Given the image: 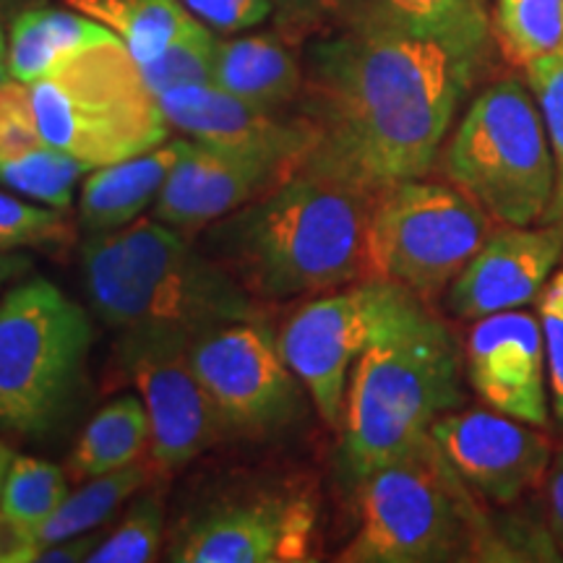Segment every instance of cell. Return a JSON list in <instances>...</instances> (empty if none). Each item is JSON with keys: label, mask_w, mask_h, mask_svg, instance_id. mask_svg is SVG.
<instances>
[{"label": "cell", "mask_w": 563, "mask_h": 563, "mask_svg": "<svg viewBox=\"0 0 563 563\" xmlns=\"http://www.w3.org/2000/svg\"><path fill=\"white\" fill-rule=\"evenodd\" d=\"M123 42L133 60L150 63L201 24L180 0H63Z\"/></svg>", "instance_id": "603a6c76"}, {"label": "cell", "mask_w": 563, "mask_h": 563, "mask_svg": "<svg viewBox=\"0 0 563 563\" xmlns=\"http://www.w3.org/2000/svg\"><path fill=\"white\" fill-rule=\"evenodd\" d=\"M496 37L517 66L563 47V0H496Z\"/></svg>", "instance_id": "484cf974"}, {"label": "cell", "mask_w": 563, "mask_h": 563, "mask_svg": "<svg viewBox=\"0 0 563 563\" xmlns=\"http://www.w3.org/2000/svg\"><path fill=\"white\" fill-rule=\"evenodd\" d=\"M545 501L551 534L559 551H563V443L553 452L551 467L545 473Z\"/></svg>", "instance_id": "74e56055"}, {"label": "cell", "mask_w": 563, "mask_h": 563, "mask_svg": "<svg viewBox=\"0 0 563 563\" xmlns=\"http://www.w3.org/2000/svg\"><path fill=\"white\" fill-rule=\"evenodd\" d=\"M30 97L42 141L89 170L150 152L173 131L121 40L89 47L32 81Z\"/></svg>", "instance_id": "8992f818"}, {"label": "cell", "mask_w": 563, "mask_h": 563, "mask_svg": "<svg viewBox=\"0 0 563 563\" xmlns=\"http://www.w3.org/2000/svg\"><path fill=\"white\" fill-rule=\"evenodd\" d=\"M74 224L63 209L24 201L19 196L0 191V253L19 249L60 251L74 243Z\"/></svg>", "instance_id": "4dcf8cb0"}, {"label": "cell", "mask_w": 563, "mask_h": 563, "mask_svg": "<svg viewBox=\"0 0 563 563\" xmlns=\"http://www.w3.org/2000/svg\"><path fill=\"white\" fill-rule=\"evenodd\" d=\"M319 504L306 488L256 490L203 509L167 559L180 563L313 561Z\"/></svg>", "instance_id": "4fadbf2b"}, {"label": "cell", "mask_w": 563, "mask_h": 563, "mask_svg": "<svg viewBox=\"0 0 563 563\" xmlns=\"http://www.w3.org/2000/svg\"><path fill=\"white\" fill-rule=\"evenodd\" d=\"M449 183L501 224L543 222L555 194V159L534 95L517 79L475 97L441 157Z\"/></svg>", "instance_id": "ba28073f"}, {"label": "cell", "mask_w": 563, "mask_h": 563, "mask_svg": "<svg viewBox=\"0 0 563 563\" xmlns=\"http://www.w3.org/2000/svg\"><path fill=\"white\" fill-rule=\"evenodd\" d=\"M11 79V70H9V40H5L3 26H0V87Z\"/></svg>", "instance_id": "b9f144b4"}, {"label": "cell", "mask_w": 563, "mask_h": 563, "mask_svg": "<svg viewBox=\"0 0 563 563\" xmlns=\"http://www.w3.org/2000/svg\"><path fill=\"white\" fill-rule=\"evenodd\" d=\"M563 264V222L501 224L470 258L449 290V311L464 321L538 302Z\"/></svg>", "instance_id": "2e32d148"}, {"label": "cell", "mask_w": 563, "mask_h": 563, "mask_svg": "<svg viewBox=\"0 0 563 563\" xmlns=\"http://www.w3.org/2000/svg\"><path fill=\"white\" fill-rule=\"evenodd\" d=\"M488 235V211L454 183H391L373 203L368 279L391 282L428 302L460 277Z\"/></svg>", "instance_id": "9c48e42d"}, {"label": "cell", "mask_w": 563, "mask_h": 563, "mask_svg": "<svg viewBox=\"0 0 563 563\" xmlns=\"http://www.w3.org/2000/svg\"><path fill=\"white\" fill-rule=\"evenodd\" d=\"M470 386L490 410L530 426L548 422V357L543 327L532 313L514 308L477 319L470 329Z\"/></svg>", "instance_id": "e0dca14e"}, {"label": "cell", "mask_w": 563, "mask_h": 563, "mask_svg": "<svg viewBox=\"0 0 563 563\" xmlns=\"http://www.w3.org/2000/svg\"><path fill=\"white\" fill-rule=\"evenodd\" d=\"M214 84L258 108L279 110L302 95L306 70L282 34H249L217 45Z\"/></svg>", "instance_id": "ffe728a7"}, {"label": "cell", "mask_w": 563, "mask_h": 563, "mask_svg": "<svg viewBox=\"0 0 563 563\" xmlns=\"http://www.w3.org/2000/svg\"><path fill=\"white\" fill-rule=\"evenodd\" d=\"M191 361L228 431L262 439L302 418L308 391L287 365L266 319L230 321L199 332L191 342Z\"/></svg>", "instance_id": "8fae6325"}, {"label": "cell", "mask_w": 563, "mask_h": 563, "mask_svg": "<svg viewBox=\"0 0 563 563\" xmlns=\"http://www.w3.org/2000/svg\"><path fill=\"white\" fill-rule=\"evenodd\" d=\"M157 100L170 129L199 144L295 157H306L319 144V129L308 115L279 118V110L245 102L217 84L183 87L159 95Z\"/></svg>", "instance_id": "ac0fdd59"}, {"label": "cell", "mask_w": 563, "mask_h": 563, "mask_svg": "<svg viewBox=\"0 0 563 563\" xmlns=\"http://www.w3.org/2000/svg\"><path fill=\"white\" fill-rule=\"evenodd\" d=\"M95 329L87 308L47 279L0 298V428L19 435L55 431L84 386Z\"/></svg>", "instance_id": "52a82bcc"}, {"label": "cell", "mask_w": 563, "mask_h": 563, "mask_svg": "<svg viewBox=\"0 0 563 563\" xmlns=\"http://www.w3.org/2000/svg\"><path fill=\"white\" fill-rule=\"evenodd\" d=\"M159 473L162 470L152 456L150 460L141 456V460L125 464L121 470L89 477L79 490L68 493V498L55 509L51 519H45L37 527L40 543L51 545L55 540L100 530L125 501H131L141 490L150 488Z\"/></svg>", "instance_id": "d4e9b609"}, {"label": "cell", "mask_w": 563, "mask_h": 563, "mask_svg": "<svg viewBox=\"0 0 563 563\" xmlns=\"http://www.w3.org/2000/svg\"><path fill=\"white\" fill-rule=\"evenodd\" d=\"M361 0H272V19L282 34L292 45L321 37L355 19Z\"/></svg>", "instance_id": "d6a6232c"}, {"label": "cell", "mask_w": 563, "mask_h": 563, "mask_svg": "<svg viewBox=\"0 0 563 563\" xmlns=\"http://www.w3.org/2000/svg\"><path fill=\"white\" fill-rule=\"evenodd\" d=\"M100 532H84L74 534V538L55 540L51 545H42L37 555V563H81L89 561V555L95 553V548L100 545Z\"/></svg>", "instance_id": "f35d334b"}, {"label": "cell", "mask_w": 563, "mask_h": 563, "mask_svg": "<svg viewBox=\"0 0 563 563\" xmlns=\"http://www.w3.org/2000/svg\"><path fill=\"white\" fill-rule=\"evenodd\" d=\"M89 173L91 170L84 162L47 144L21 154V157L0 162V183L5 188L63 211L70 207L76 183Z\"/></svg>", "instance_id": "4316f807"}, {"label": "cell", "mask_w": 563, "mask_h": 563, "mask_svg": "<svg viewBox=\"0 0 563 563\" xmlns=\"http://www.w3.org/2000/svg\"><path fill=\"white\" fill-rule=\"evenodd\" d=\"M13 460H16V454L11 452L9 443L0 439V498H3V485H5V477H9Z\"/></svg>", "instance_id": "60d3db41"}, {"label": "cell", "mask_w": 563, "mask_h": 563, "mask_svg": "<svg viewBox=\"0 0 563 563\" xmlns=\"http://www.w3.org/2000/svg\"><path fill=\"white\" fill-rule=\"evenodd\" d=\"M194 336L178 327H136L121 332L118 342L123 368L150 415V456L162 473L183 470L228 433L194 368Z\"/></svg>", "instance_id": "7c38bea8"}, {"label": "cell", "mask_w": 563, "mask_h": 563, "mask_svg": "<svg viewBox=\"0 0 563 563\" xmlns=\"http://www.w3.org/2000/svg\"><path fill=\"white\" fill-rule=\"evenodd\" d=\"M40 551L37 530L0 509V563H37Z\"/></svg>", "instance_id": "8d00e7d4"}, {"label": "cell", "mask_w": 563, "mask_h": 563, "mask_svg": "<svg viewBox=\"0 0 563 563\" xmlns=\"http://www.w3.org/2000/svg\"><path fill=\"white\" fill-rule=\"evenodd\" d=\"M462 402L460 344L426 300L410 295L352 371L340 426L344 473L361 483L402 460Z\"/></svg>", "instance_id": "3957f363"}, {"label": "cell", "mask_w": 563, "mask_h": 563, "mask_svg": "<svg viewBox=\"0 0 563 563\" xmlns=\"http://www.w3.org/2000/svg\"><path fill=\"white\" fill-rule=\"evenodd\" d=\"M152 426L141 397L123 394L97 410L87 422L74 454H70V475L76 481L112 473L136 462L150 452Z\"/></svg>", "instance_id": "cb8c5ba5"}, {"label": "cell", "mask_w": 563, "mask_h": 563, "mask_svg": "<svg viewBox=\"0 0 563 563\" xmlns=\"http://www.w3.org/2000/svg\"><path fill=\"white\" fill-rule=\"evenodd\" d=\"M162 527H165V501L150 485L139 493L115 530L100 540V545L89 555V563H150L157 559Z\"/></svg>", "instance_id": "f546056e"}, {"label": "cell", "mask_w": 563, "mask_h": 563, "mask_svg": "<svg viewBox=\"0 0 563 563\" xmlns=\"http://www.w3.org/2000/svg\"><path fill=\"white\" fill-rule=\"evenodd\" d=\"M306 157L220 150L188 139L186 152L154 201L152 217L191 235L262 199Z\"/></svg>", "instance_id": "9a60e30c"}, {"label": "cell", "mask_w": 563, "mask_h": 563, "mask_svg": "<svg viewBox=\"0 0 563 563\" xmlns=\"http://www.w3.org/2000/svg\"><path fill=\"white\" fill-rule=\"evenodd\" d=\"M357 485L361 525L336 561L441 563L501 559L496 534L477 511L473 490L433 441L373 470Z\"/></svg>", "instance_id": "5b68a950"}, {"label": "cell", "mask_w": 563, "mask_h": 563, "mask_svg": "<svg viewBox=\"0 0 563 563\" xmlns=\"http://www.w3.org/2000/svg\"><path fill=\"white\" fill-rule=\"evenodd\" d=\"M84 285L108 327H178L199 334L230 321L264 319L256 295L222 262L159 220L89 235L81 249Z\"/></svg>", "instance_id": "277c9868"}, {"label": "cell", "mask_w": 563, "mask_h": 563, "mask_svg": "<svg viewBox=\"0 0 563 563\" xmlns=\"http://www.w3.org/2000/svg\"><path fill=\"white\" fill-rule=\"evenodd\" d=\"M115 40L108 26L81 11L47 9V5L26 9L11 24L9 70L16 81H40L76 55L87 53L89 47Z\"/></svg>", "instance_id": "7402d4cb"}, {"label": "cell", "mask_w": 563, "mask_h": 563, "mask_svg": "<svg viewBox=\"0 0 563 563\" xmlns=\"http://www.w3.org/2000/svg\"><path fill=\"white\" fill-rule=\"evenodd\" d=\"M24 269H26V258L5 256V253H0V285L13 277H19Z\"/></svg>", "instance_id": "ab89813d"}, {"label": "cell", "mask_w": 563, "mask_h": 563, "mask_svg": "<svg viewBox=\"0 0 563 563\" xmlns=\"http://www.w3.org/2000/svg\"><path fill=\"white\" fill-rule=\"evenodd\" d=\"M441 42L462 58L485 66L493 47V19L485 0H361L355 19Z\"/></svg>", "instance_id": "44dd1931"}, {"label": "cell", "mask_w": 563, "mask_h": 563, "mask_svg": "<svg viewBox=\"0 0 563 563\" xmlns=\"http://www.w3.org/2000/svg\"><path fill=\"white\" fill-rule=\"evenodd\" d=\"M481 66L441 42L357 19L308 47L316 152L376 191L426 178Z\"/></svg>", "instance_id": "6da1fadb"}, {"label": "cell", "mask_w": 563, "mask_h": 563, "mask_svg": "<svg viewBox=\"0 0 563 563\" xmlns=\"http://www.w3.org/2000/svg\"><path fill=\"white\" fill-rule=\"evenodd\" d=\"M540 306V327H543L548 384H551L553 412L563 422V264L548 279Z\"/></svg>", "instance_id": "e575fe53"}, {"label": "cell", "mask_w": 563, "mask_h": 563, "mask_svg": "<svg viewBox=\"0 0 563 563\" xmlns=\"http://www.w3.org/2000/svg\"><path fill=\"white\" fill-rule=\"evenodd\" d=\"M217 45L220 40L209 26L199 24L186 37L173 42L165 53L150 63H141L139 70L146 87L154 97L183 87H199V84H214Z\"/></svg>", "instance_id": "f1b7e54d"}, {"label": "cell", "mask_w": 563, "mask_h": 563, "mask_svg": "<svg viewBox=\"0 0 563 563\" xmlns=\"http://www.w3.org/2000/svg\"><path fill=\"white\" fill-rule=\"evenodd\" d=\"M555 159V194L543 222H563V47L525 66Z\"/></svg>", "instance_id": "1f68e13d"}, {"label": "cell", "mask_w": 563, "mask_h": 563, "mask_svg": "<svg viewBox=\"0 0 563 563\" xmlns=\"http://www.w3.org/2000/svg\"><path fill=\"white\" fill-rule=\"evenodd\" d=\"M410 295L391 282H352L302 302L277 334L287 365L332 431L342 426L357 361Z\"/></svg>", "instance_id": "30bf717a"}, {"label": "cell", "mask_w": 563, "mask_h": 563, "mask_svg": "<svg viewBox=\"0 0 563 563\" xmlns=\"http://www.w3.org/2000/svg\"><path fill=\"white\" fill-rule=\"evenodd\" d=\"M378 194L313 150L262 199L224 217L211 245L258 300L336 290L368 279Z\"/></svg>", "instance_id": "7a4b0ae2"}, {"label": "cell", "mask_w": 563, "mask_h": 563, "mask_svg": "<svg viewBox=\"0 0 563 563\" xmlns=\"http://www.w3.org/2000/svg\"><path fill=\"white\" fill-rule=\"evenodd\" d=\"M203 26L220 34L253 30L272 19V0H180Z\"/></svg>", "instance_id": "d590c367"}, {"label": "cell", "mask_w": 563, "mask_h": 563, "mask_svg": "<svg viewBox=\"0 0 563 563\" xmlns=\"http://www.w3.org/2000/svg\"><path fill=\"white\" fill-rule=\"evenodd\" d=\"M188 139H167L136 157L95 167L79 196V222L89 235L129 228L159 199L173 167L186 152Z\"/></svg>", "instance_id": "d6986e66"}, {"label": "cell", "mask_w": 563, "mask_h": 563, "mask_svg": "<svg viewBox=\"0 0 563 563\" xmlns=\"http://www.w3.org/2000/svg\"><path fill=\"white\" fill-rule=\"evenodd\" d=\"M42 141L37 118H34L30 84L16 81L11 76L0 87V162L21 157L37 150Z\"/></svg>", "instance_id": "836d02e7"}, {"label": "cell", "mask_w": 563, "mask_h": 563, "mask_svg": "<svg viewBox=\"0 0 563 563\" xmlns=\"http://www.w3.org/2000/svg\"><path fill=\"white\" fill-rule=\"evenodd\" d=\"M433 441L470 490L509 506L545 481L553 441L538 426L496 410H452L431 426Z\"/></svg>", "instance_id": "5bb4252c"}, {"label": "cell", "mask_w": 563, "mask_h": 563, "mask_svg": "<svg viewBox=\"0 0 563 563\" xmlns=\"http://www.w3.org/2000/svg\"><path fill=\"white\" fill-rule=\"evenodd\" d=\"M66 473L58 464L34 460V456H16L3 485L0 509H5L34 530L51 519L55 509L68 498Z\"/></svg>", "instance_id": "83f0119b"}]
</instances>
